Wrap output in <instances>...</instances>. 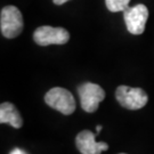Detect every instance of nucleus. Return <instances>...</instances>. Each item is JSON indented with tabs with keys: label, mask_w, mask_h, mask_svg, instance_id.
Returning a JSON list of instances; mask_svg holds the SVG:
<instances>
[{
	"label": "nucleus",
	"mask_w": 154,
	"mask_h": 154,
	"mask_svg": "<svg viewBox=\"0 0 154 154\" xmlns=\"http://www.w3.org/2000/svg\"><path fill=\"white\" fill-rule=\"evenodd\" d=\"M23 16L15 6H6L0 14V29L2 35L8 39L18 37L23 31Z\"/></svg>",
	"instance_id": "1"
},
{
	"label": "nucleus",
	"mask_w": 154,
	"mask_h": 154,
	"mask_svg": "<svg viewBox=\"0 0 154 154\" xmlns=\"http://www.w3.org/2000/svg\"><path fill=\"white\" fill-rule=\"evenodd\" d=\"M45 102L51 109L65 116L72 114L75 111V100L73 95L61 87H55L48 90V93L45 95Z\"/></svg>",
	"instance_id": "2"
},
{
	"label": "nucleus",
	"mask_w": 154,
	"mask_h": 154,
	"mask_svg": "<svg viewBox=\"0 0 154 154\" xmlns=\"http://www.w3.org/2000/svg\"><path fill=\"white\" fill-rule=\"evenodd\" d=\"M116 100L121 106L128 110H139L147 104V94L142 88H131L128 86H120L116 90Z\"/></svg>",
	"instance_id": "3"
},
{
	"label": "nucleus",
	"mask_w": 154,
	"mask_h": 154,
	"mask_svg": "<svg viewBox=\"0 0 154 154\" xmlns=\"http://www.w3.org/2000/svg\"><path fill=\"white\" fill-rule=\"evenodd\" d=\"M78 93L80 96V103L83 111L93 113L97 111L99 103L105 98V91L99 85L91 82L82 83L79 86Z\"/></svg>",
	"instance_id": "4"
},
{
	"label": "nucleus",
	"mask_w": 154,
	"mask_h": 154,
	"mask_svg": "<svg viewBox=\"0 0 154 154\" xmlns=\"http://www.w3.org/2000/svg\"><path fill=\"white\" fill-rule=\"evenodd\" d=\"M123 18L127 30L131 34H142L145 31V25L149 18V9L143 4L128 7L123 11Z\"/></svg>",
	"instance_id": "5"
},
{
	"label": "nucleus",
	"mask_w": 154,
	"mask_h": 154,
	"mask_svg": "<svg viewBox=\"0 0 154 154\" xmlns=\"http://www.w3.org/2000/svg\"><path fill=\"white\" fill-rule=\"evenodd\" d=\"M33 39L39 46L64 45L70 40V33L63 28H53L49 25H44L39 26L34 31Z\"/></svg>",
	"instance_id": "6"
},
{
	"label": "nucleus",
	"mask_w": 154,
	"mask_h": 154,
	"mask_svg": "<svg viewBox=\"0 0 154 154\" xmlns=\"http://www.w3.org/2000/svg\"><path fill=\"white\" fill-rule=\"evenodd\" d=\"M77 149L81 154H100L103 151L109 149V145L103 142H97L95 139V134L90 130H82L75 138Z\"/></svg>",
	"instance_id": "7"
},
{
	"label": "nucleus",
	"mask_w": 154,
	"mask_h": 154,
	"mask_svg": "<svg viewBox=\"0 0 154 154\" xmlns=\"http://www.w3.org/2000/svg\"><path fill=\"white\" fill-rule=\"evenodd\" d=\"M0 122L9 123L14 128H21L23 126V119L15 105L5 102L0 105Z\"/></svg>",
	"instance_id": "8"
},
{
	"label": "nucleus",
	"mask_w": 154,
	"mask_h": 154,
	"mask_svg": "<svg viewBox=\"0 0 154 154\" xmlns=\"http://www.w3.org/2000/svg\"><path fill=\"white\" fill-rule=\"evenodd\" d=\"M129 2L130 0H105L107 9L113 13L125 11L129 7Z\"/></svg>",
	"instance_id": "9"
},
{
	"label": "nucleus",
	"mask_w": 154,
	"mask_h": 154,
	"mask_svg": "<svg viewBox=\"0 0 154 154\" xmlns=\"http://www.w3.org/2000/svg\"><path fill=\"white\" fill-rule=\"evenodd\" d=\"M11 154H26V153H25L24 151H22V149H14L11 152Z\"/></svg>",
	"instance_id": "10"
},
{
	"label": "nucleus",
	"mask_w": 154,
	"mask_h": 154,
	"mask_svg": "<svg viewBox=\"0 0 154 154\" xmlns=\"http://www.w3.org/2000/svg\"><path fill=\"white\" fill-rule=\"evenodd\" d=\"M53 1H54V4H55V5H63V4H65L66 1H69V0H53Z\"/></svg>",
	"instance_id": "11"
},
{
	"label": "nucleus",
	"mask_w": 154,
	"mask_h": 154,
	"mask_svg": "<svg viewBox=\"0 0 154 154\" xmlns=\"http://www.w3.org/2000/svg\"><path fill=\"white\" fill-rule=\"evenodd\" d=\"M100 130H102V126L96 127V132H97V134H99V132H100Z\"/></svg>",
	"instance_id": "12"
},
{
	"label": "nucleus",
	"mask_w": 154,
	"mask_h": 154,
	"mask_svg": "<svg viewBox=\"0 0 154 154\" xmlns=\"http://www.w3.org/2000/svg\"><path fill=\"white\" fill-rule=\"evenodd\" d=\"M120 154H126V153H120Z\"/></svg>",
	"instance_id": "13"
}]
</instances>
